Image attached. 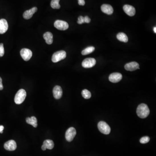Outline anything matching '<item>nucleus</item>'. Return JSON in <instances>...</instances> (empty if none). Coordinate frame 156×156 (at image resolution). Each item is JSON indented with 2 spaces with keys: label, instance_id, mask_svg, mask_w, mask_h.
I'll return each instance as SVG.
<instances>
[{
  "label": "nucleus",
  "instance_id": "f257e3e1",
  "mask_svg": "<svg viewBox=\"0 0 156 156\" xmlns=\"http://www.w3.org/2000/svg\"><path fill=\"white\" fill-rule=\"evenodd\" d=\"M137 114L140 118H146L150 114L149 108L146 104H140L137 108Z\"/></svg>",
  "mask_w": 156,
  "mask_h": 156
},
{
  "label": "nucleus",
  "instance_id": "f03ea898",
  "mask_svg": "<svg viewBox=\"0 0 156 156\" xmlns=\"http://www.w3.org/2000/svg\"><path fill=\"white\" fill-rule=\"evenodd\" d=\"M26 92L23 89H21L18 91L15 97V103L20 105L24 102L26 97Z\"/></svg>",
  "mask_w": 156,
  "mask_h": 156
},
{
  "label": "nucleus",
  "instance_id": "7ed1b4c3",
  "mask_svg": "<svg viewBox=\"0 0 156 156\" xmlns=\"http://www.w3.org/2000/svg\"><path fill=\"white\" fill-rule=\"evenodd\" d=\"M66 56V53L65 51L60 50L55 52L52 55V61L53 62H57L64 60Z\"/></svg>",
  "mask_w": 156,
  "mask_h": 156
},
{
  "label": "nucleus",
  "instance_id": "20e7f679",
  "mask_svg": "<svg viewBox=\"0 0 156 156\" xmlns=\"http://www.w3.org/2000/svg\"><path fill=\"white\" fill-rule=\"evenodd\" d=\"M98 127L99 131L104 135H108L111 132V128L109 126L103 121L98 122Z\"/></svg>",
  "mask_w": 156,
  "mask_h": 156
},
{
  "label": "nucleus",
  "instance_id": "39448f33",
  "mask_svg": "<svg viewBox=\"0 0 156 156\" xmlns=\"http://www.w3.org/2000/svg\"><path fill=\"white\" fill-rule=\"evenodd\" d=\"M76 134V131L75 128L71 127L67 130L65 135L66 140L68 142H71L73 140Z\"/></svg>",
  "mask_w": 156,
  "mask_h": 156
},
{
  "label": "nucleus",
  "instance_id": "423d86ee",
  "mask_svg": "<svg viewBox=\"0 0 156 156\" xmlns=\"http://www.w3.org/2000/svg\"><path fill=\"white\" fill-rule=\"evenodd\" d=\"M54 27L60 31H65L69 28V25L66 22L61 20H57L54 23Z\"/></svg>",
  "mask_w": 156,
  "mask_h": 156
},
{
  "label": "nucleus",
  "instance_id": "0eeeda50",
  "mask_svg": "<svg viewBox=\"0 0 156 156\" xmlns=\"http://www.w3.org/2000/svg\"><path fill=\"white\" fill-rule=\"evenodd\" d=\"M21 56L24 60L26 61L29 60L32 56V52L27 48H24L22 49L20 52Z\"/></svg>",
  "mask_w": 156,
  "mask_h": 156
},
{
  "label": "nucleus",
  "instance_id": "6e6552de",
  "mask_svg": "<svg viewBox=\"0 0 156 156\" xmlns=\"http://www.w3.org/2000/svg\"><path fill=\"white\" fill-rule=\"evenodd\" d=\"M96 64V60L94 58L85 59L82 62V66L85 68H92Z\"/></svg>",
  "mask_w": 156,
  "mask_h": 156
},
{
  "label": "nucleus",
  "instance_id": "1a4fd4ad",
  "mask_svg": "<svg viewBox=\"0 0 156 156\" xmlns=\"http://www.w3.org/2000/svg\"><path fill=\"white\" fill-rule=\"evenodd\" d=\"M17 146L14 140H11L7 141L4 144V148L8 151H14L16 149Z\"/></svg>",
  "mask_w": 156,
  "mask_h": 156
},
{
  "label": "nucleus",
  "instance_id": "9d476101",
  "mask_svg": "<svg viewBox=\"0 0 156 156\" xmlns=\"http://www.w3.org/2000/svg\"><path fill=\"white\" fill-rule=\"evenodd\" d=\"M122 79L121 74L118 72H114L110 74L109 76V80L113 83H117Z\"/></svg>",
  "mask_w": 156,
  "mask_h": 156
},
{
  "label": "nucleus",
  "instance_id": "9b49d317",
  "mask_svg": "<svg viewBox=\"0 0 156 156\" xmlns=\"http://www.w3.org/2000/svg\"><path fill=\"white\" fill-rule=\"evenodd\" d=\"M123 10L125 13L129 16H133L135 15V9L132 6L127 5H125L123 7Z\"/></svg>",
  "mask_w": 156,
  "mask_h": 156
},
{
  "label": "nucleus",
  "instance_id": "f8f14e48",
  "mask_svg": "<svg viewBox=\"0 0 156 156\" xmlns=\"http://www.w3.org/2000/svg\"><path fill=\"white\" fill-rule=\"evenodd\" d=\"M125 68L126 70L130 71H133L137 69H140L139 64L135 62H132L127 63L125 65Z\"/></svg>",
  "mask_w": 156,
  "mask_h": 156
},
{
  "label": "nucleus",
  "instance_id": "ddd939ff",
  "mask_svg": "<svg viewBox=\"0 0 156 156\" xmlns=\"http://www.w3.org/2000/svg\"><path fill=\"white\" fill-rule=\"evenodd\" d=\"M52 92H53V96L56 99H60L62 96V89L60 86H55L53 88Z\"/></svg>",
  "mask_w": 156,
  "mask_h": 156
},
{
  "label": "nucleus",
  "instance_id": "4468645a",
  "mask_svg": "<svg viewBox=\"0 0 156 156\" xmlns=\"http://www.w3.org/2000/svg\"><path fill=\"white\" fill-rule=\"evenodd\" d=\"M8 29L7 21L5 19L0 20V34H4Z\"/></svg>",
  "mask_w": 156,
  "mask_h": 156
},
{
  "label": "nucleus",
  "instance_id": "2eb2a0df",
  "mask_svg": "<svg viewBox=\"0 0 156 156\" xmlns=\"http://www.w3.org/2000/svg\"><path fill=\"white\" fill-rule=\"evenodd\" d=\"M37 11V7H33L30 10H27L24 12L23 14V17L26 20L30 19L32 17L33 14Z\"/></svg>",
  "mask_w": 156,
  "mask_h": 156
},
{
  "label": "nucleus",
  "instance_id": "dca6fc26",
  "mask_svg": "<svg viewBox=\"0 0 156 156\" xmlns=\"http://www.w3.org/2000/svg\"><path fill=\"white\" fill-rule=\"evenodd\" d=\"M54 146V143L53 141L51 140H46L43 142L41 148L42 151H45L46 149L51 150L53 149Z\"/></svg>",
  "mask_w": 156,
  "mask_h": 156
},
{
  "label": "nucleus",
  "instance_id": "f3484780",
  "mask_svg": "<svg viewBox=\"0 0 156 156\" xmlns=\"http://www.w3.org/2000/svg\"><path fill=\"white\" fill-rule=\"evenodd\" d=\"M101 10L103 13L107 14L108 15H111L113 14L114 10L112 6L107 4H104L101 6Z\"/></svg>",
  "mask_w": 156,
  "mask_h": 156
},
{
  "label": "nucleus",
  "instance_id": "a211bd4d",
  "mask_svg": "<svg viewBox=\"0 0 156 156\" xmlns=\"http://www.w3.org/2000/svg\"><path fill=\"white\" fill-rule=\"evenodd\" d=\"M43 38L45 40L47 44H51L53 42V35L50 32H47L44 33Z\"/></svg>",
  "mask_w": 156,
  "mask_h": 156
},
{
  "label": "nucleus",
  "instance_id": "6ab92c4d",
  "mask_svg": "<svg viewBox=\"0 0 156 156\" xmlns=\"http://www.w3.org/2000/svg\"><path fill=\"white\" fill-rule=\"evenodd\" d=\"M27 123L29 125H31L33 127H37V120L35 116H32L31 117H27Z\"/></svg>",
  "mask_w": 156,
  "mask_h": 156
},
{
  "label": "nucleus",
  "instance_id": "aec40b11",
  "mask_svg": "<svg viewBox=\"0 0 156 156\" xmlns=\"http://www.w3.org/2000/svg\"><path fill=\"white\" fill-rule=\"evenodd\" d=\"M117 38L119 41L123 42H128V39L127 36L123 33H119L117 35Z\"/></svg>",
  "mask_w": 156,
  "mask_h": 156
},
{
  "label": "nucleus",
  "instance_id": "412c9836",
  "mask_svg": "<svg viewBox=\"0 0 156 156\" xmlns=\"http://www.w3.org/2000/svg\"><path fill=\"white\" fill-rule=\"evenodd\" d=\"M95 50V47H93V46H89V47H87L86 48L82 51V55H88V54H90V53L93 52Z\"/></svg>",
  "mask_w": 156,
  "mask_h": 156
},
{
  "label": "nucleus",
  "instance_id": "4be33fe9",
  "mask_svg": "<svg viewBox=\"0 0 156 156\" xmlns=\"http://www.w3.org/2000/svg\"><path fill=\"white\" fill-rule=\"evenodd\" d=\"M60 0H52L50 5L52 8L53 9H60V5L59 4Z\"/></svg>",
  "mask_w": 156,
  "mask_h": 156
},
{
  "label": "nucleus",
  "instance_id": "5701e85b",
  "mask_svg": "<svg viewBox=\"0 0 156 156\" xmlns=\"http://www.w3.org/2000/svg\"><path fill=\"white\" fill-rule=\"evenodd\" d=\"M82 96L85 99H90L91 97V93L87 90H84L82 92Z\"/></svg>",
  "mask_w": 156,
  "mask_h": 156
},
{
  "label": "nucleus",
  "instance_id": "b1692460",
  "mask_svg": "<svg viewBox=\"0 0 156 156\" xmlns=\"http://www.w3.org/2000/svg\"><path fill=\"white\" fill-rule=\"evenodd\" d=\"M150 138L149 137L144 136L141 137L140 139V142L141 143L144 144V143H147L150 141Z\"/></svg>",
  "mask_w": 156,
  "mask_h": 156
},
{
  "label": "nucleus",
  "instance_id": "393cba45",
  "mask_svg": "<svg viewBox=\"0 0 156 156\" xmlns=\"http://www.w3.org/2000/svg\"><path fill=\"white\" fill-rule=\"evenodd\" d=\"M5 54V50H4L3 43H0V57H2Z\"/></svg>",
  "mask_w": 156,
  "mask_h": 156
},
{
  "label": "nucleus",
  "instance_id": "a878e982",
  "mask_svg": "<svg viewBox=\"0 0 156 156\" xmlns=\"http://www.w3.org/2000/svg\"><path fill=\"white\" fill-rule=\"evenodd\" d=\"M77 23L79 25H82V24H83L84 23V17L81 16L79 17H78V19Z\"/></svg>",
  "mask_w": 156,
  "mask_h": 156
},
{
  "label": "nucleus",
  "instance_id": "bb28decb",
  "mask_svg": "<svg viewBox=\"0 0 156 156\" xmlns=\"http://www.w3.org/2000/svg\"><path fill=\"white\" fill-rule=\"evenodd\" d=\"M84 17V23H89L90 22L91 19L88 16H85Z\"/></svg>",
  "mask_w": 156,
  "mask_h": 156
},
{
  "label": "nucleus",
  "instance_id": "cd10ccee",
  "mask_svg": "<svg viewBox=\"0 0 156 156\" xmlns=\"http://www.w3.org/2000/svg\"><path fill=\"white\" fill-rule=\"evenodd\" d=\"M78 4L80 5L84 6L85 5V0H78Z\"/></svg>",
  "mask_w": 156,
  "mask_h": 156
},
{
  "label": "nucleus",
  "instance_id": "c85d7f7f",
  "mask_svg": "<svg viewBox=\"0 0 156 156\" xmlns=\"http://www.w3.org/2000/svg\"><path fill=\"white\" fill-rule=\"evenodd\" d=\"M3 86L2 84V80L1 78L0 77V90H2L3 89Z\"/></svg>",
  "mask_w": 156,
  "mask_h": 156
},
{
  "label": "nucleus",
  "instance_id": "c756f323",
  "mask_svg": "<svg viewBox=\"0 0 156 156\" xmlns=\"http://www.w3.org/2000/svg\"><path fill=\"white\" fill-rule=\"evenodd\" d=\"M4 127L3 125H0V133H3Z\"/></svg>",
  "mask_w": 156,
  "mask_h": 156
},
{
  "label": "nucleus",
  "instance_id": "7c9ffc66",
  "mask_svg": "<svg viewBox=\"0 0 156 156\" xmlns=\"http://www.w3.org/2000/svg\"><path fill=\"white\" fill-rule=\"evenodd\" d=\"M153 31H154V32L155 33H156V27H154V28H153Z\"/></svg>",
  "mask_w": 156,
  "mask_h": 156
}]
</instances>
